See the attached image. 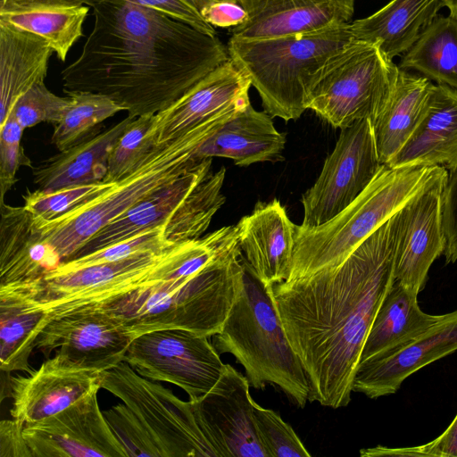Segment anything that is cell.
<instances>
[{"label":"cell","instance_id":"obj_31","mask_svg":"<svg viewBox=\"0 0 457 457\" xmlns=\"http://www.w3.org/2000/svg\"><path fill=\"white\" fill-rule=\"evenodd\" d=\"M433 83L400 69L393 94L373 125L379 160L388 165L403 148L424 113Z\"/></svg>","mask_w":457,"mask_h":457},{"label":"cell","instance_id":"obj_41","mask_svg":"<svg viewBox=\"0 0 457 457\" xmlns=\"http://www.w3.org/2000/svg\"><path fill=\"white\" fill-rule=\"evenodd\" d=\"M23 130L12 113L0 125V204L4 203L5 194L16 183L19 168H32L21 145Z\"/></svg>","mask_w":457,"mask_h":457},{"label":"cell","instance_id":"obj_48","mask_svg":"<svg viewBox=\"0 0 457 457\" xmlns=\"http://www.w3.org/2000/svg\"><path fill=\"white\" fill-rule=\"evenodd\" d=\"M442 2L449 10V15L457 18V0H442Z\"/></svg>","mask_w":457,"mask_h":457},{"label":"cell","instance_id":"obj_21","mask_svg":"<svg viewBox=\"0 0 457 457\" xmlns=\"http://www.w3.org/2000/svg\"><path fill=\"white\" fill-rule=\"evenodd\" d=\"M247 19L231 27V37L271 38L318 31L348 22L354 0H245Z\"/></svg>","mask_w":457,"mask_h":457},{"label":"cell","instance_id":"obj_38","mask_svg":"<svg viewBox=\"0 0 457 457\" xmlns=\"http://www.w3.org/2000/svg\"><path fill=\"white\" fill-rule=\"evenodd\" d=\"M103 412L128 457H164L154 434L127 404L118 403Z\"/></svg>","mask_w":457,"mask_h":457},{"label":"cell","instance_id":"obj_15","mask_svg":"<svg viewBox=\"0 0 457 457\" xmlns=\"http://www.w3.org/2000/svg\"><path fill=\"white\" fill-rule=\"evenodd\" d=\"M447 177V170L441 167L396 212L395 280L419 294L432 263L446 246L443 204Z\"/></svg>","mask_w":457,"mask_h":457},{"label":"cell","instance_id":"obj_19","mask_svg":"<svg viewBox=\"0 0 457 457\" xmlns=\"http://www.w3.org/2000/svg\"><path fill=\"white\" fill-rule=\"evenodd\" d=\"M457 351V310L416 338L359 362L353 392L376 399L396 393L421 368Z\"/></svg>","mask_w":457,"mask_h":457},{"label":"cell","instance_id":"obj_10","mask_svg":"<svg viewBox=\"0 0 457 457\" xmlns=\"http://www.w3.org/2000/svg\"><path fill=\"white\" fill-rule=\"evenodd\" d=\"M100 387L120 398L146 424L164 457H219L195 400L140 376L127 362L100 373Z\"/></svg>","mask_w":457,"mask_h":457},{"label":"cell","instance_id":"obj_44","mask_svg":"<svg viewBox=\"0 0 457 457\" xmlns=\"http://www.w3.org/2000/svg\"><path fill=\"white\" fill-rule=\"evenodd\" d=\"M443 220L446 237L445 263L457 261V170L448 172L444 192Z\"/></svg>","mask_w":457,"mask_h":457},{"label":"cell","instance_id":"obj_1","mask_svg":"<svg viewBox=\"0 0 457 457\" xmlns=\"http://www.w3.org/2000/svg\"><path fill=\"white\" fill-rule=\"evenodd\" d=\"M396 212L339 265L268 287L308 378V401L337 409L376 314L395 281Z\"/></svg>","mask_w":457,"mask_h":457},{"label":"cell","instance_id":"obj_26","mask_svg":"<svg viewBox=\"0 0 457 457\" xmlns=\"http://www.w3.org/2000/svg\"><path fill=\"white\" fill-rule=\"evenodd\" d=\"M88 11L72 0H0V24L39 36L65 62L83 36Z\"/></svg>","mask_w":457,"mask_h":457},{"label":"cell","instance_id":"obj_8","mask_svg":"<svg viewBox=\"0 0 457 457\" xmlns=\"http://www.w3.org/2000/svg\"><path fill=\"white\" fill-rule=\"evenodd\" d=\"M212 159L198 162L174 180L109 222L72 258L87 254L162 225L167 227L175 244L201 237L226 200L221 193L226 170L221 167L213 172Z\"/></svg>","mask_w":457,"mask_h":457},{"label":"cell","instance_id":"obj_40","mask_svg":"<svg viewBox=\"0 0 457 457\" xmlns=\"http://www.w3.org/2000/svg\"><path fill=\"white\" fill-rule=\"evenodd\" d=\"M70 97L54 95L45 82L35 85L15 102L10 113L25 129L41 122L57 123L63 115Z\"/></svg>","mask_w":457,"mask_h":457},{"label":"cell","instance_id":"obj_35","mask_svg":"<svg viewBox=\"0 0 457 457\" xmlns=\"http://www.w3.org/2000/svg\"><path fill=\"white\" fill-rule=\"evenodd\" d=\"M175 244L166 226H157L102 249L62 262L49 273H62L80 268L120 261L135 254L162 252Z\"/></svg>","mask_w":457,"mask_h":457},{"label":"cell","instance_id":"obj_12","mask_svg":"<svg viewBox=\"0 0 457 457\" xmlns=\"http://www.w3.org/2000/svg\"><path fill=\"white\" fill-rule=\"evenodd\" d=\"M383 165L370 119L342 129L319 178L303 195V220L299 227L312 228L340 213L370 186Z\"/></svg>","mask_w":457,"mask_h":457},{"label":"cell","instance_id":"obj_25","mask_svg":"<svg viewBox=\"0 0 457 457\" xmlns=\"http://www.w3.org/2000/svg\"><path fill=\"white\" fill-rule=\"evenodd\" d=\"M0 212V285L34 281L62 263L24 206L4 203Z\"/></svg>","mask_w":457,"mask_h":457},{"label":"cell","instance_id":"obj_14","mask_svg":"<svg viewBox=\"0 0 457 457\" xmlns=\"http://www.w3.org/2000/svg\"><path fill=\"white\" fill-rule=\"evenodd\" d=\"M133 337L102 307L86 306L50 320L39 332L35 348L70 366L97 373L124 361Z\"/></svg>","mask_w":457,"mask_h":457},{"label":"cell","instance_id":"obj_37","mask_svg":"<svg viewBox=\"0 0 457 457\" xmlns=\"http://www.w3.org/2000/svg\"><path fill=\"white\" fill-rule=\"evenodd\" d=\"M155 114L135 118L113 146L108 161L105 182H116L131 173L152 152L151 137Z\"/></svg>","mask_w":457,"mask_h":457},{"label":"cell","instance_id":"obj_33","mask_svg":"<svg viewBox=\"0 0 457 457\" xmlns=\"http://www.w3.org/2000/svg\"><path fill=\"white\" fill-rule=\"evenodd\" d=\"M398 67L457 89V18L437 16L402 55Z\"/></svg>","mask_w":457,"mask_h":457},{"label":"cell","instance_id":"obj_46","mask_svg":"<svg viewBox=\"0 0 457 457\" xmlns=\"http://www.w3.org/2000/svg\"><path fill=\"white\" fill-rule=\"evenodd\" d=\"M204 20L213 27L231 28L247 19L245 10L238 3L216 2L201 12Z\"/></svg>","mask_w":457,"mask_h":457},{"label":"cell","instance_id":"obj_5","mask_svg":"<svg viewBox=\"0 0 457 457\" xmlns=\"http://www.w3.org/2000/svg\"><path fill=\"white\" fill-rule=\"evenodd\" d=\"M350 23L271 38L230 37L232 59L249 77L265 112L285 120L307 109L312 79L327 60L353 41Z\"/></svg>","mask_w":457,"mask_h":457},{"label":"cell","instance_id":"obj_22","mask_svg":"<svg viewBox=\"0 0 457 457\" xmlns=\"http://www.w3.org/2000/svg\"><path fill=\"white\" fill-rule=\"evenodd\" d=\"M245 262L266 287L286 281L290 274L297 226L277 199L258 203L237 224Z\"/></svg>","mask_w":457,"mask_h":457},{"label":"cell","instance_id":"obj_18","mask_svg":"<svg viewBox=\"0 0 457 457\" xmlns=\"http://www.w3.org/2000/svg\"><path fill=\"white\" fill-rule=\"evenodd\" d=\"M219 457H267L257 436L247 378L230 364L204 396L195 400Z\"/></svg>","mask_w":457,"mask_h":457},{"label":"cell","instance_id":"obj_32","mask_svg":"<svg viewBox=\"0 0 457 457\" xmlns=\"http://www.w3.org/2000/svg\"><path fill=\"white\" fill-rule=\"evenodd\" d=\"M418 295L394 281L376 314L360 362L416 338L442 318L443 314L424 312Z\"/></svg>","mask_w":457,"mask_h":457},{"label":"cell","instance_id":"obj_34","mask_svg":"<svg viewBox=\"0 0 457 457\" xmlns=\"http://www.w3.org/2000/svg\"><path fill=\"white\" fill-rule=\"evenodd\" d=\"M70 102L61 120L54 125L51 143L59 151L71 148L95 136L96 127L123 107L110 97L88 91L67 92Z\"/></svg>","mask_w":457,"mask_h":457},{"label":"cell","instance_id":"obj_49","mask_svg":"<svg viewBox=\"0 0 457 457\" xmlns=\"http://www.w3.org/2000/svg\"><path fill=\"white\" fill-rule=\"evenodd\" d=\"M237 1H238V4H239V3H241V2H243V1H245V0H237Z\"/></svg>","mask_w":457,"mask_h":457},{"label":"cell","instance_id":"obj_30","mask_svg":"<svg viewBox=\"0 0 457 457\" xmlns=\"http://www.w3.org/2000/svg\"><path fill=\"white\" fill-rule=\"evenodd\" d=\"M54 53L39 36L0 24V125L20 96L45 81Z\"/></svg>","mask_w":457,"mask_h":457},{"label":"cell","instance_id":"obj_3","mask_svg":"<svg viewBox=\"0 0 457 457\" xmlns=\"http://www.w3.org/2000/svg\"><path fill=\"white\" fill-rule=\"evenodd\" d=\"M243 273L238 246L192 276L157 278L97 306L117 318L133 338L173 328L211 337L233 307Z\"/></svg>","mask_w":457,"mask_h":457},{"label":"cell","instance_id":"obj_4","mask_svg":"<svg viewBox=\"0 0 457 457\" xmlns=\"http://www.w3.org/2000/svg\"><path fill=\"white\" fill-rule=\"evenodd\" d=\"M241 290L220 330L212 336L220 354L230 353L240 363L249 384L263 389L278 386L300 408L309 399L304 369L292 348L273 300L243 260Z\"/></svg>","mask_w":457,"mask_h":457},{"label":"cell","instance_id":"obj_17","mask_svg":"<svg viewBox=\"0 0 457 457\" xmlns=\"http://www.w3.org/2000/svg\"><path fill=\"white\" fill-rule=\"evenodd\" d=\"M252 86L232 60L217 67L165 110L154 115L150 137L155 145L174 140L248 104Z\"/></svg>","mask_w":457,"mask_h":457},{"label":"cell","instance_id":"obj_42","mask_svg":"<svg viewBox=\"0 0 457 457\" xmlns=\"http://www.w3.org/2000/svg\"><path fill=\"white\" fill-rule=\"evenodd\" d=\"M362 457L378 456H419V457H457V414L446 429L434 440L421 445L389 448L378 445L361 449Z\"/></svg>","mask_w":457,"mask_h":457},{"label":"cell","instance_id":"obj_6","mask_svg":"<svg viewBox=\"0 0 457 457\" xmlns=\"http://www.w3.org/2000/svg\"><path fill=\"white\" fill-rule=\"evenodd\" d=\"M440 168L383 165L370 186L330 220L308 229L297 226L291 270L287 280L339 265L418 194Z\"/></svg>","mask_w":457,"mask_h":457},{"label":"cell","instance_id":"obj_9","mask_svg":"<svg viewBox=\"0 0 457 457\" xmlns=\"http://www.w3.org/2000/svg\"><path fill=\"white\" fill-rule=\"evenodd\" d=\"M399 71L376 44L353 40L317 71L307 109L341 129L363 119L373 123L393 94Z\"/></svg>","mask_w":457,"mask_h":457},{"label":"cell","instance_id":"obj_23","mask_svg":"<svg viewBox=\"0 0 457 457\" xmlns=\"http://www.w3.org/2000/svg\"><path fill=\"white\" fill-rule=\"evenodd\" d=\"M285 143V135L276 129L270 115L248 104L213 127L195 148L194 157L197 161L224 157L236 165L248 166L280 158Z\"/></svg>","mask_w":457,"mask_h":457},{"label":"cell","instance_id":"obj_7","mask_svg":"<svg viewBox=\"0 0 457 457\" xmlns=\"http://www.w3.org/2000/svg\"><path fill=\"white\" fill-rule=\"evenodd\" d=\"M221 119L155 145L131 173L104 192L53 221L36 225L62 262L72 258L109 222L200 162L195 159L194 152Z\"/></svg>","mask_w":457,"mask_h":457},{"label":"cell","instance_id":"obj_36","mask_svg":"<svg viewBox=\"0 0 457 457\" xmlns=\"http://www.w3.org/2000/svg\"><path fill=\"white\" fill-rule=\"evenodd\" d=\"M115 182L100 181L55 190L27 191L24 207L37 226L53 221L68 212L104 192Z\"/></svg>","mask_w":457,"mask_h":457},{"label":"cell","instance_id":"obj_43","mask_svg":"<svg viewBox=\"0 0 457 457\" xmlns=\"http://www.w3.org/2000/svg\"><path fill=\"white\" fill-rule=\"evenodd\" d=\"M88 7L104 2L121 1L150 8L182 21L208 35H216L212 25L208 23L191 0H72Z\"/></svg>","mask_w":457,"mask_h":457},{"label":"cell","instance_id":"obj_47","mask_svg":"<svg viewBox=\"0 0 457 457\" xmlns=\"http://www.w3.org/2000/svg\"><path fill=\"white\" fill-rule=\"evenodd\" d=\"M194 5L197 8L199 12H201L206 6L216 3V2H230V3H238L237 0H191Z\"/></svg>","mask_w":457,"mask_h":457},{"label":"cell","instance_id":"obj_45","mask_svg":"<svg viewBox=\"0 0 457 457\" xmlns=\"http://www.w3.org/2000/svg\"><path fill=\"white\" fill-rule=\"evenodd\" d=\"M24 424L16 419L0 423V457H33L23 435Z\"/></svg>","mask_w":457,"mask_h":457},{"label":"cell","instance_id":"obj_24","mask_svg":"<svg viewBox=\"0 0 457 457\" xmlns=\"http://www.w3.org/2000/svg\"><path fill=\"white\" fill-rule=\"evenodd\" d=\"M409 165L457 170V89L433 85L421 120L387 166Z\"/></svg>","mask_w":457,"mask_h":457},{"label":"cell","instance_id":"obj_13","mask_svg":"<svg viewBox=\"0 0 457 457\" xmlns=\"http://www.w3.org/2000/svg\"><path fill=\"white\" fill-rule=\"evenodd\" d=\"M209 337L185 329H161L135 337L124 357L140 376L171 383L190 400H198L215 386L225 364Z\"/></svg>","mask_w":457,"mask_h":457},{"label":"cell","instance_id":"obj_27","mask_svg":"<svg viewBox=\"0 0 457 457\" xmlns=\"http://www.w3.org/2000/svg\"><path fill=\"white\" fill-rule=\"evenodd\" d=\"M46 325V312L30 282L0 285V368L4 372L32 370L29 358Z\"/></svg>","mask_w":457,"mask_h":457},{"label":"cell","instance_id":"obj_2","mask_svg":"<svg viewBox=\"0 0 457 457\" xmlns=\"http://www.w3.org/2000/svg\"><path fill=\"white\" fill-rule=\"evenodd\" d=\"M93 14L81 54L62 71L63 91L104 95L133 118L165 110L230 58L216 35L150 8L104 2Z\"/></svg>","mask_w":457,"mask_h":457},{"label":"cell","instance_id":"obj_20","mask_svg":"<svg viewBox=\"0 0 457 457\" xmlns=\"http://www.w3.org/2000/svg\"><path fill=\"white\" fill-rule=\"evenodd\" d=\"M100 373L70 366L55 354L27 376L10 378L11 417L24 425L43 420L100 389Z\"/></svg>","mask_w":457,"mask_h":457},{"label":"cell","instance_id":"obj_39","mask_svg":"<svg viewBox=\"0 0 457 457\" xmlns=\"http://www.w3.org/2000/svg\"><path fill=\"white\" fill-rule=\"evenodd\" d=\"M254 425L267 457H310L293 428L273 410L253 404Z\"/></svg>","mask_w":457,"mask_h":457},{"label":"cell","instance_id":"obj_29","mask_svg":"<svg viewBox=\"0 0 457 457\" xmlns=\"http://www.w3.org/2000/svg\"><path fill=\"white\" fill-rule=\"evenodd\" d=\"M442 0H391L350 23L353 40L376 44L389 59L404 54L438 16Z\"/></svg>","mask_w":457,"mask_h":457},{"label":"cell","instance_id":"obj_16","mask_svg":"<svg viewBox=\"0 0 457 457\" xmlns=\"http://www.w3.org/2000/svg\"><path fill=\"white\" fill-rule=\"evenodd\" d=\"M99 389L43 420L26 424L33 457H128L97 400Z\"/></svg>","mask_w":457,"mask_h":457},{"label":"cell","instance_id":"obj_28","mask_svg":"<svg viewBox=\"0 0 457 457\" xmlns=\"http://www.w3.org/2000/svg\"><path fill=\"white\" fill-rule=\"evenodd\" d=\"M134 119L128 115L104 131L43 161L33 168L34 183L39 189L55 190L103 181L112 150Z\"/></svg>","mask_w":457,"mask_h":457},{"label":"cell","instance_id":"obj_11","mask_svg":"<svg viewBox=\"0 0 457 457\" xmlns=\"http://www.w3.org/2000/svg\"><path fill=\"white\" fill-rule=\"evenodd\" d=\"M172 247L29 281L46 312V324L75 309L101 305L152 280L166 279Z\"/></svg>","mask_w":457,"mask_h":457}]
</instances>
